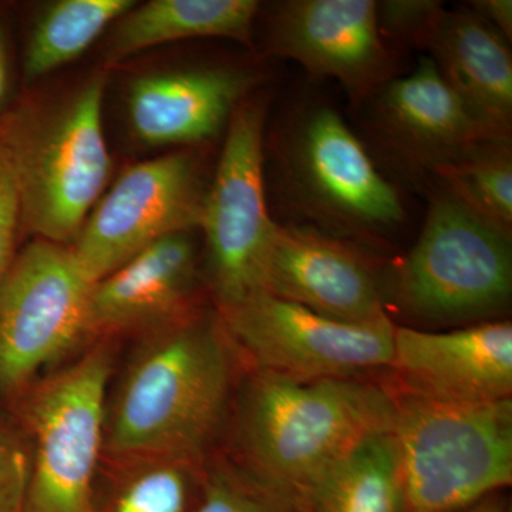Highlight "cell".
I'll use <instances>...</instances> for the list:
<instances>
[{"label": "cell", "mask_w": 512, "mask_h": 512, "mask_svg": "<svg viewBox=\"0 0 512 512\" xmlns=\"http://www.w3.org/2000/svg\"><path fill=\"white\" fill-rule=\"evenodd\" d=\"M106 79L92 77L30 131L12 128L20 225L43 241H76L109 180L103 133Z\"/></svg>", "instance_id": "5"}, {"label": "cell", "mask_w": 512, "mask_h": 512, "mask_svg": "<svg viewBox=\"0 0 512 512\" xmlns=\"http://www.w3.org/2000/svg\"><path fill=\"white\" fill-rule=\"evenodd\" d=\"M440 187L468 211L512 238L511 141L483 140L433 171Z\"/></svg>", "instance_id": "22"}, {"label": "cell", "mask_w": 512, "mask_h": 512, "mask_svg": "<svg viewBox=\"0 0 512 512\" xmlns=\"http://www.w3.org/2000/svg\"><path fill=\"white\" fill-rule=\"evenodd\" d=\"M195 504L185 466L165 461L130 478L109 512H194Z\"/></svg>", "instance_id": "23"}, {"label": "cell", "mask_w": 512, "mask_h": 512, "mask_svg": "<svg viewBox=\"0 0 512 512\" xmlns=\"http://www.w3.org/2000/svg\"><path fill=\"white\" fill-rule=\"evenodd\" d=\"M265 293L326 318L373 323L386 318V284L357 244L309 225L276 224Z\"/></svg>", "instance_id": "14"}, {"label": "cell", "mask_w": 512, "mask_h": 512, "mask_svg": "<svg viewBox=\"0 0 512 512\" xmlns=\"http://www.w3.org/2000/svg\"><path fill=\"white\" fill-rule=\"evenodd\" d=\"M264 100L245 99L232 114L201 229L218 308L265 293V268L276 222L266 205Z\"/></svg>", "instance_id": "7"}, {"label": "cell", "mask_w": 512, "mask_h": 512, "mask_svg": "<svg viewBox=\"0 0 512 512\" xmlns=\"http://www.w3.org/2000/svg\"><path fill=\"white\" fill-rule=\"evenodd\" d=\"M282 170L289 195L313 227L335 237L355 244L382 239L406 217L399 192L332 107H309L292 120Z\"/></svg>", "instance_id": "6"}, {"label": "cell", "mask_w": 512, "mask_h": 512, "mask_svg": "<svg viewBox=\"0 0 512 512\" xmlns=\"http://www.w3.org/2000/svg\"><path fill=\"white\" fill-rule=\"evenodd\" d=\"M466 512H510V508H508L507 498L504 497L503 493H498L485 498L481 503L474 505Z\"/></svg>", "instance_id": "29"}, {"label": "cell", "mask_w": 512, "mask_h": 512, "mask_svg": "<svg viewBox=\"0 0 512 512\" xmlns=\"http://www.w3.org/2000/svg\"><path fill=\"white\" fill-rule=\"evenodd\" d=\"M29 474L25 450L0 427V512H22Z\"/></svg>", "instance_id": "27"}, {"label": "cell", "mask_w": 512, "mask_h": 512, "mask_svg": "<svg viewBox=\"0 0 512 512\" xmlns=\"http://www.w3.org/2000/svg\"><path fill=\"white\" fill-rule=\"evenodd\" d=\"M259 8L255 0H153L134 6L111 33L107 60L117 63L148 47L198 37H222L251 47Z\"/></svg>", "instance_id": "19"}, {"label": "cell", "mask_w": 512, "mask_h": 512, "mask_svg": "<svg viewBox=\"0 0 512 512\" xmlns=\"http://www.w3.org/2000/svg\"><path fill=\"white\" fill-rule=\"evenodd\" d=\"M382 143L403 167L433 174L488 140L430 56L373 96Z\"/></svg>", "instance_id": "15"}, {"label": "cell", "mask_w": 512, "mask_h": 512, "mask_svg": "<svg viewBox=\"0 0 512 512\" xmlns=\"http://www.w3.org/2000/svg\"><path fill=\"white\" fill-rule=\"evenodd\" d=\"M194 512H303L237 466L214 467L201 483Z\"/></svg>", "instance_id": "24"}, {"label": "cell", "mask_w": 512, "mask_h": 512, "mask_svg": "<svg viewBox=\"0 0 512 512\" xmlns=\"http://www.w3.org/2000/svg\"><path fill=\"white\" fill-rule=\"evenodd\" d=\"M266 55L332 79L356 104L393 79L394 57L376 20L375 0H288L269 19Z\"/></svg>", "instance_id": "12"}, {"label": "cell", "mask_w": 512, "mask_h": 512, "mask_svg": "<svg viewBox=\"0 0 512 512\" xmlns=\"http://www.w3.org/2000/svg\"><path fill=\"white\" fill-rule=\"evenodd\" d=\"M205 195L191 154L133 165L97 202L74 241V255L96 284L154 242L200 228Z\"/></svg>", "instance_id": "11"}, {"label": "cell", "mask_w": 512, "mask_h": 512, "mask_svg": "<svg viewBox=\"0 0 512 512\" xmlns=\"http://www.w3.org/2000/svg\"><path fill=\"white\" fill-rule=\"evenodd\" d=\"M306 512H403L402 471L392 426L360 440L320 481Z\"/></svg>", "instance_id": "20"}, {"label": "cell", "mask_w": 512, "mask_h": 512, "mask_svg": "<svg viewBox=\"0 0 512 512\" xmlns=\"http://www.w3.org/2000/svg\"><path fill=\"white\" fill-rule=\"evenodd\" d=\"M387 387L403 512H466L510 487L512 399L446 403Z\"/></svg>", "instance_id": "3"}, {"label": "cell", "mask_w": 512, "mask_h": 512, "mask_svg": "<svg viewBox=\"0 0 512 512\" xmlns=\"http://www.w3.org/2000/svg\"><path fill=\"white\" fill-rule=\"evenodd\" d=\"M424 49L485 137L511 141L512 56L507 40L471 10L444 8Z\"/></svg>", "instance_id": "17"}, {"label": "cell", "mask_w": 512, "mask_h": 512, "mask_svg": "<svg viewBox=\"0 0 512 512\" xmlns=\"http://www.w3.org/2000/svg\"><path fill=\"white\" fill-rule=\"evenodd\" d=\"M384 382L446 403L512 399V325L490 320L434 332L397 326Z\"/></svg>", "instance_id": "13"}, {"label": "cell", "mask_w": 512, "mask_h": 512, "mask_svg": "<svg viewBox=\"0 0 512 512\" xmlns=\"http://www.w3.org/2000/svg\"><path fill=\"white\" fill-rule=\"evenodd\" d=\"M94 282L72 247L37 241L0 284V390L13 392L89 332Z\"/></svg>", "instance_id": "10"}, {"label": "cell", "mask_w": 512, "mask_h": 512, "mask_svg": "<svg viewBox=\"0 0 512 512\" xmlns=\"http://www.w3.org/2000/svg\"><path fill=\"white\" fill-rule=\"evenodd\" d=\"M220 322L252 370L302 382L384 372L396 330L390 318L340 322L268 293L220 309Z\"/></svg>", "instance_id": "8"}, {"label": "cell", "mask_w": 512, "mask_h": 512, "mask_svg": "<svg viewBox=\"0 0 512 512\" xmlns=\"http://www.w3.org/2000/svg\"><path fill=\"white\" fill-rule=\"evenodd\" d=\"M392 421V393L383 379L302 382L252 370L238 403L237 467L306 512L329 471Z\"/></svg>", "instance_id": "1"}, {"label": "cell", "mask_w": 512, "mask_h": 512, "mask_svg": "<svg viewBox=\"0 0 512 512\" xmlns=\"http://www.w3.org/2000/svg\"><path fill=\"white\" fill-rule=\"evenodd\" d=\"M444 6L436 0H383L376 2V20L384 42L426 47Z\"/></svg>", "instance_id": "25"}, {"label": "cell", "mask_w": 512, "mask_h": 512, "mask_svg": "<svg viewBox=\"0 0 512 512\" xmlns=\"http://www.w3.org/2000/svg\"><path fill=\"white\" fill-rule=\"evenodd\" d=\"M261 74L235 66H204L138 77L128 94L134 134L150 146L198 144L228 126Z\"/></svg>", "instance_id": "16"}, {"label": "cell", "mask_w": 512, "mask_h": 512, "mask_svg": "<svg viewBox=\"0 0 512 512\" xmlns=\"http://www.w3.org/2000/svg\"><path fill=\"white\" fill-rule=\"evenodd\" d=\"M134 5L131 0H62L50 6L30 36L25 76L39 79L82 56Z\"/></svg>", "instance_id": "21"}, {"label": "cell", "mask_w": 512, "mask_h": 512, "mask_svg": "<svg viewBox=\"0 0 512 512\" xmlns=\"http://www.w3.org/2000/svg\"><path fill=\"white\" fill-rule=\"evenodd\" d=\"M2 134H3V133H0V140H2Z\"/></svg>", "instance_id": "31"}, {"label": "cell", "mask_w": 512, "mask_h": 512, "mask_svg": "<svg viewBox=\"0 0 512 512\" xmlns=\"http://www.w3.org/2000/svg\"><path fill=\"white\" fill-rule=\"evenodd\" d=\"M195 278L190 232L154 242L93 285L89 332L130 329L173 315L190 298Z\"/></svg>", "instance_id": "18"}, {"label": "cell", "mask_w": 512, "mask_h": 512, "mask_svg": "<svg viewBox=\"0 0 512 512\" xmlns=\"http://www.w3.org/2000/svg\"><path fill=\"white\" fill-rule=\"evenodd\" d=\"M6 46L5 35H3L2 26H0V101L6 93L8 86V64H6Z\"/></svg>", "instance_id": "30"}, {"label": "cell", "mask_w": 512, "mask_h": 512, "mask_svg": "<svg viewBox=\"0 0 512 512\" xmlns=\"http://www.w3.org/2000/svg\"><path fill=\"white\" fill-rule=\"evenodd\" d=\"M20 225L18 174L12 131L0 140V284L8 274L15 255L16 235Z\"/></svg>", "instance_id": "26"}, {"label": "cell", "mask_w": 512, "mask_h": 512, "mask_svg": "<svg viewBox=\"0 0 512 512\" xmlns=\"http://www.w3.org/2000/svg\"><path fill=\"white\" fill-rule=\"evenodd\" d=\"M111 360L93 350L40 384L28 407L35 437L22 512H99L94 478L106 421Z\"/></svg>", "instance_id": "9"}, {"label": "cell", "mask_w": 512, "mask_h": 512, "mask_svg": "<svg viewBox=\"0 0 512 512\" xmlns=\"http://www.w3.org/2000/svg\"><path fill=\"white\" fill-rule=\"evenodd\" d=\"M511 239L440 187L416 244L386 285L387 303L423 323L497 320L511 302Z\"/></svg>", "instance_id": "4"}, {"label": "cell", "mask_w": 512, "mask_h": 512, "mask_svg": "<svg viewBox=\"0 0 512 512\" xmlns=\"http://www.w3.org/2000/svg\"><path fill=\"white\" fill-rule=\"evenodd\" d=\"M231 348L220 319L187 320L146 343L111 410V453L178 464L198 460L227 414Z\"/></svg>", "instance_id": "2"}, {"label": "cell", "mask_w": 512, "mask_h": 512, "mask_svg": "<svg viewBox=\"0 0 512 512\" xmlns=\"http://www.w3.org/2000/svg\"><path fill=\"white\" fill-rule=\"evenodd\" d=\"M470 10L484 20L490 28L500 33L507 42L512 39L511 0H474Z\"/></svg>", "instance_id": "28"}]
</instances>
